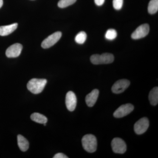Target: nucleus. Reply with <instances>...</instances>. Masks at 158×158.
I'll return each instance as SVG.
<instances>
[{"label": "nucleus", "instance_id": "1", "mask_svg": "<svg viewBox=\"0 0 158 158\" xmlns=\"http://www.w3.org/2000/svg\"><path fill=\"white\" fill-rule=\"evenodd\" d=\"M47 81L44 79L33 78L31 79L27 85L29 91L34 94H38L43 90Z\"/></svg>", "mask_w": 158, "mask_h": 158}, {"label": "nucleus", "instance_id": "2", "mask_svg": "<svg viewBox=\"0 0 158 158\" xmlns=\"http://www.w3.org/2000/svg\"><path fill=\"white\" fill-rule=\"evenodd\" d=\"M82 144L85 151L89 153L95 152L97 147L96 137L91 134L86 135L83 137Z\"/></svg>", "mask_w": 158, "mask_h": 158}, {"label": "nucleus", "instance_id": "3", "mask_svg": "<svg viewBox=\"0 0 158 158\" xmlns=\"http://www.w3.org/2000/svg\"><path fill=\"white\" fill-rule=\"evenodd\" d=\"M90 60L91 63L94 65L110 64L114 61V57L113 54L108 53L102 55L94 54L90 57Z\"/></svg>", "mask_w": 158, "mask_h": 158}, {"label": "nucleus", "instance_id": "4", "mask_svg": "<svg viewBox=\"0 0 158 158\" xmlns=\"http://www.w3.org/2000/svg\"><path fill=\"white\" fill-rule=\"evenodd\" d=\"M113 151L116 153L123 154L127 150V145L123 140L120 138H114L111 143Z\"/></svg>", "mask_w": 158, "mask_h": 158}, {"label": "nucleus", "instance_id": "5", "mask_svg": "<svg viewBox=\"0 0 158 158\" xmlns=\"http://www.w3.org/2000/svg\"><path fill=\"white\" fill-rule=\"evenodd\" d=\"M62 37L61 32H56L50 35L46 38L41 44V46L43 48H48L52 46L59 40Z\"/></svg>", "mask_w": 158, "mask_h": 158}, {"label": "nucleus", "instance_id": "6", "mask_svg": "<svg viewBox=\"0 0 158 158\" xmlns=\"http://www.w3.org/2000/svg\"><path fill=\"white\" fill-rule=\"evenodd\" d=\"M149 123L148 118L143 117L139 119L134 125V130L137 135H141L146 132L149 127Z\"/></svg>", "mask_w": 158, "mask_h": 158}, {"label": "nucleus", "instance_id": "7", "mask_svg": "<svg viewBox=\"0 0 158 158\" xmlns=\"http://www.w3.org/2000/svg\"><path fill=\"white\" fill-rule=\"evenodd\" d=\"M134 109V106L131 104L123 105L115 111L113 116L116 118H122L132 112Z\"/></svg>", "mask_w": 158, "mask_h": 158}, {"label": "nucleus", "instance_id": "8", "mask_svg": "<svg viewBox=\"0 0 158 158\" xmlns=\"http://www.w3.org/2000/svg\"><path fill=\"white\" fill-rule=\"evenodd\" d=\"M149 25L148 24L141 25L133 32L131 34V38L133 39L137 40L146 37L149 33Z\"/></svg>", "mask_w": 158, "mask_h": 158}, {"label": "nucleus", "instance_id": "9", "mask_svg": "<svg viewBox=\"0 0 158 158\" xmlns=\"http://www.w3.org/2000/svg\"><path fill=\"white\" fill-rule=\"evenodd\" d=\"M130 85V81L127 79L118 80L113 85L112 88V91L115 94L122 93L128 88Z\"/></svg>", "mask_w": 158, "mask_h": 158}, {"label": "nucleus", "instance_id": "10", "mask_svg": "<svg viewBox=\"0 0 158 158\" xmlns=\"http://www.w3.org/2000/svg\"><path fill=\"white\" fill-rule=\"evenodd\" d=\"M77 99L75 94L73 91L67 92L65 98V104L69 111L72 112L76 107Z\"/></svg>", "mask_w": 158, "mask_h": 158}, {"label": "nucleus", "instance_id": "11", "mask_svg": "<svg viewBox=\"0 0 158 158\" xmlns=\"http://www.w3.org/2000/svg\"><path fill=\"white\" fill-rule=\"evenodd\" d=\"M23 46L19 43L15 44L10 46L6 51V55L8 58H16L20 55Z\"/></svg>", "mask_w": 158, "mask_h": 158}, {"label": "nucleus", "instance_id": "12", "mask_svg": "<svg viewBox=\"0 0 158 158\" xmlns=\"http://www.w3.org/2000/svg\"><path fill=\"white\" fill-rule=\"evenodd\" d=\"M99 91L98 89H94L90 93L88 94L85 98V101L88 106H93L98 98Z\"/></svg>", "mask_w": 158, "mask_h": 158}, {"label": "nucleus", "instance_id": "13", "mask_svg": "<svg viewBox=\"0 0 158 158\" xmlns=\"http://www.w3.org/2000/svg\"><path fill=\"white\" fill-rule=\"evenodd\" d=\"M18 23L12 24L9 25L0 27V36H6L14 32L18 27Z\"/></svg>", "mask_w": 158, "mask_h": 158}, {"label": "nucleus", "instance_id": "14", "mask_svg": "<svg viewBox=\"0 0 158 158\" xmlns=\"http://www.w3.org/2000/svg\"><path fill=\"white\" fill-rule=\"evenodd\" d=\"M18 144L20 149L23 152H26L29 148V141L21 135L17 136Z\"/></svg>", "mask_w": 158, "mask_h": 158}, {"label": "nucleus", "instance_id": "15", "mask_svg": "<svg viewBox=\"0 0 158 158\" xmlns=\"http://www.w3.org/2000/svg\"><path fill=\"white\" fill-rule=\"evenodd\" d=\"M31 118L33 121L40 124H46L48 121L47 118L45 116L39 113H33L31 114Z\"/></svg>", "mask_w": 158, "mask_h": 158}, {"label": "nucleus", "instance_id": "16", "mask_svg": "<svg viewBox=\"0 0 158 158\" xmlns=\"http://www.w3.org/2000/svg\"><path fill=\"white\" fill-rule=\"evenodd\" d=\"M149 101L153 106H156L158 102V88L155 87L151 90L149 94Z\"/></svg>", "mask_w": 158, "mask_h": 158}, {"label": "nucleus", "instance_id": "17", "mask_svg": "<svg viewBox=\"0 0 158 158\" xmlns=\"http://www.w3.org/2000/svg\"><path fill=\"white\" fill-rule=\"evenodd\" d=\"M148 12L150 14H155L158 10V0H151L148 4Z\"/></svg>", "mask_w": 158, "mask_h": 158}, {"label": "nucleus", "instance_id": "18", "mask_svg": "<svg viewBox=\"0 0 158 158\" xmlns=\"http://www.w3.org/2000/svg\"><path fill=\"white\" fill-rule=\"evenodd\" d=\"M87 34L84 31L79 32L76 36L75 40L79 44H83L87 39Z\"/></svg>", "mask_w": 158, "mask_h": 158}, {"label": "nucleus", "instance_id": "19", "mask_svg": "<svg viewBox=\"0 0 158 158\" xmlns=\"http://www.w3.org/2000/svg\"><path fill=\"white\" fill-rule=\"evenodd\" d=\"M117 32L114 29H110L107 31L105 34V37L108 40H113L117 37Z\"/></svg>", "mask_w": 158, "mask_h": 158}, {"label": "nucleus", "instance_id": "20", "mask_svg": "<svg viewBox=\"0 0 158 158\" xmlns=\"http://www.w3.org/2000/svg\"><path fill=\"white\" fill-rule=\"evenodd\" d=\"M77 0H60L58 6L59 8H65L73 5L76 2Z\"/></svg>", "mask_w": 158, "mask_h": 158}, {"label": "nucleus", "instance_id": "21", "mask_svg": "<svg viewBox=\"0 0 158 158\" xmlns=\"http://www.w3.org/2000/svg\"><path fill=\"white\" fill-rule=\"evenodd\" d=\"M123 0H113V8L117 10H120L122 8Z\"/></svg>", "mask_w": 158, "mask_h": 158}, {"label": "nucleus", "instance_id": "22", "mask_svg": "<svg viewBox=\"0 0 158 158\" xmlns=\"http://www.w3.org/2000/svg\"><path fill=\"white\" fill-rule=\"evenodd\" d=\"M54 158H67L68 157L62 153H58L54 156Z\"/></svg>", "mask_w": 158, "mask_h": 158}, {"label": "nucleus", "instance_id": "23", "mask_svg": "<svg viewBox=\"0 0 158 158\" xmlns=\"http://www.w3.org/2000/svg\"><path fill=\"white\" fill-rule=\"evenodd\" d=\"M105 0H94V2L98 6H101L105 2Z\"/></svg>", "mask_w": 158, "mask_h": 158}, {"label": "nucleus", "instance_id": "24", "mask_svg": "<svg viewBox=\"0 0 158 158\" xmlns=\"http://www.w3.org/2000/svg\"><path fill=\"white\" fill-rule=\"evenodd\" d=\"M3 0H0V8L3 6Z\"/></svg>", "mask_w": 158, "mask_h": 158}]
</instances>
